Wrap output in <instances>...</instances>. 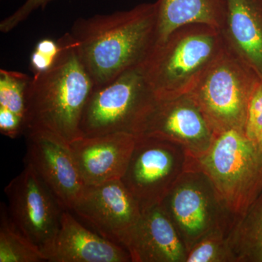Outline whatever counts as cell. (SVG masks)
I'll use <instances>...</instances> for the list:
<instances>
[{"mask_svg":"<svg viewBox=\"0 0 262 262\" xmlns=\"http://www.w3.org/2000/svg\"><path fill=\"white\" fill-rule=\"evenodd\" d=\"M69 33L95 86L103 85L147 59L157 43L158 4L80 18Z\"/></svg>","mask_w":262,"mask_h":262,"instance_id":"1","label":"cell"},{"mask_svg":"<svg viewBox=\"0 0 262 262\" xmlns=\"http://www.w3.org/2000/svg\"><path fill=\"white\" fill-rule=\"evenodd\" d=\"M58 41L61 49L54 64L29 84L25 133L48 130L71 143L80 137L82 112L95 84L70 33Z\"/></svg>","mask_w":262,"mask_h":262,"instance_id":"2","label":"cell"},{"mask_svg":"<svg viewBox=\"0 0 262 262\" xmlns=\"http://www.w3.org/2000/svg\"><path fill=\"white\" fill-rule=\"evenodd\" d=\"M225 49L220 31L210 26L188 24L174 30L142 63L155 98L190 94Z\"/></svg>","mask_w":262,"mask_h":262,"instance_id":"3","label":"cell"},{"mask_svg":"<svg viewBox=\"0 0 262 262\" xmlns=\"http://www.w3.org/2000/svg\"><path fill=\"white\" fill-rule=\"evenodd\" d=\"M193 169L208 177L222 204L235 218L244 215L262 192V153L243 131L215 134L209 149L193 160Z\"/></svg>","mask_w":262,"mask_h":262,"instance_id":"4","label":"cell"},{"mask_svg":"<svg viewBox=\"0 0 262 262\" xmlns=\"http://www.w3.org/2000/svg\"><path fill=\"white\" fill-rule=\"evenodd\" d=\"M155 101L142 64L125 71L108 83L95 86L82 112L80 137L116 133L138 136Z\"/></svg>","mask_w":262,"mask_h":262,"instance_id":"5","label":"cell"},{"mask_svg":"<svg viewBox=\"0 0 262 262\" xmlns=\"http://www.w3.org/2000/svg\"><path fill=\"white\" fill-rule=\"evenodd\" d=\"M259 77L225 46L190 93L215 134L245 133L250 98Z\"/></svg>","mask_w":262,"mask_h":262,"instance_id":"6","label":"cell"},{"mask_svg":"<svg viewBox=\"0 0 262 262\" xmlns=\"http://www.w3.org/2000/svg\"><path fill=\"white\" fill-rule=\"evenodd\" d=\"M194 158L182 146L158 138L136 136L135 146L121 179L141 211L162 202L188 170Z\"/></svg>","mask_w":262,"mask_h":262,"instance_id":"7","label":"cell"},{"mask_svg":"<svg viewBox=\"0 0 262 262\" xmlns=\"http://www.w3.org/2000/svg\"><path fill=\"white\" fill-rule=\"evenodd\" d=\"M187 251L216 229L229 232L235 217L223 206L208 177L186 172L161 203Z\"/></svg>","mask_w":262,"mask_h":262,"instance_id":"8","label":"cell"},{"mask_svg":"<svg viewBox=\"0 0 262 262\" xmlns=\"http://www.w3.org/2000/svg\"><path fill=\"white\" fill-rule=\"evenodd\" d=\"M5 193L12 220L44 254L58 233L65 209L34 169L27 164L8 183Z\"/></svg>","mask_w":262,"mask_h":262,"instance_id":"9","label":"cell"},{"mask_svg":"<svg viewBox=\"0 0 262 262\" xmlns=\"http://www.w3.org/2000/svg\"><path fill=\"white\" fill-rule=\"evenodd\" d=\"M139 136L171 141L198 158L209 149L215 134L189 94L169 99L155 98Z\"/></svg>","mask_w":262,"mask_h":262,"instance_id":"10","label":"cell"},{"mask_svg":"<svg viewBox=\"0 0 262 262\" xmlns=\"http://www.w3.org/2000/svg\"><path fill=\"white\" fill-rule=\"evenodd\" d=\"M27 135L24 163L34 169L63 209L71 211L83 192L70 143L46 130H30Z\"/></svg>","mask_w":262,"mask_h":262,"instance_id":"11","label":"cell"},{"mask_svg":"<svg viewBox=\"0 0 262 262\" xmlns=\"http://www.w3.org/2000/svg\"><path fill=\"white\" fill-rule=\"evenodd\" d=\"M70 211L100 235L118 244L141 215L139 201L121 179L85 186Z\"/></svg>","mask_w":262,"mask_h":262,"instance_id":"12","label":"cell"},{"mask_svg":"<svg viewBox=\"0 0 262 262\" xmlns=\"http://www.w3.org/2000/svg\"><path fill=\"white\" fill-rule=\"evenodd\" d=\"M120 244L133 262H186L188 251L163 205L141 211Z\"/></svg>","mask_w":262,"mask_h":262,"instance_id":"13","label":"cell"},{"mask_svg":"<svg viewBox=\"0 0 262 262\" xmlns=\"http://www.w3.org/2000/svg\"><path fill=\"white\" fill-rule=\"evenodd\" d=\"M136 136L125 133L80 137L70 143L85 186L121 179L135 146Z\"/></svg>","mask_w":262,"mask_h":262,"instance_id":"14","label":"cell"},{"mask_svg":"<svg viewBox=\"0 0 262 262\" xmlns=\"http://www.w3.org/2000/svg\"><path fill=\"white\" fill-rule=\"evenodd\" d=\"M50 262H128L131 258L121 245L86 228L68 210L51 247L44 253Z\"/></svg>","mask_w":262,"mask_h":262,"instance_id":"15","label":"cell"},{"mask_svg":"<svg viewBox=\"0 0 262 262\" xmlns=\"http://www.w3.org/2000/svg\"><path fill=\"white\" fill-rule=\"evenodd\" d=\"M226 48L262 78V0H225Z\"/></svg>","mask_w":262,"mask_h":262,"instance_id":"16","label":"cell"},{"mask_svg":"<svg viewBox=\"0 0 262 262\" xmlns=\"http://www.w3.org/2000/svg\"><path fill=\"white\" fill-rule=\"evenodd\" d=\"M157 4V43L188 24H205L221 31L225 21V0H158Z\"/></svg>","mask_w":262,"mask_h":262,"instance_id":"17","label":"cell"},{"mask_svg":"<svg viewBox=\"0 0 262 262\" xmlns=\"http://www.w3.org/2000/svg\"><path fill=\"white\" fill-rule=\"evenodd\" d=\"M236 262H262V192L227 236Z\"/></svg>","mask_w":262,"mask_h":262,"instance_id":"18","label":"cell"},{"mask_svg":"<svg viewBox=\"0 0 262 262\" xmlns=\"http://www.w3.org/2000/svg\"><path fill=\"white\" fill-rule=\"evenodd\" d=\"M46 261L42 251L15 225L6 204L0 207V262Z\"/></svg>","mask_w":262,"mask_h":262,"instance_id":"19","label":"cell"},{"mask_svg":"<svg viewBox=\"0 0 262 262\" xmlns=\"http://www.w3.org/2000/svg\"><path fill=\"white\" fill-rule=\"evenodd\" d=\"M32 77L23 72L0 70V108L15 113L24 121L27 91Z\"/></svg>","mask_w":262,"mask_h":262,"instance_id":"20","label":"cell"},{"mask_svg":"<svg viewBox=\"0 0 262 262\" xmlns=\"http://www.w3.org/2000/svg\"><path fill=\"white\" fill-rule=\"evenodd\" d=\"M228 234L224 229L207 234L189 250L186 262H236Z\"/></svg>","mask_w":262,"mask_h":262,"instance_id":"21","label":"cell"},{"mask_svg":"<svg viewBox=\"0 0 262 262\" xmlns=\"http://www.w3.org/2000/svg\"><path fill=\"white\" fill-rule=\"evenodd\" d=\"M61 49L58 39H43L38 42L30 57V68L34 75L51 68L59 56Z\"/></svg>","mask_w":262,"mask_h":262,"instance_id":"22","label":"cell"},{"mask_svg":"<svg viewBox=\"0 0 262 262\" xmlns=\"http://www.w3.org/2000/svg\"><path fill=\"white\" fill-rule=\"evenodd\" d=\"M262 132V78L256 82L250 98L245 134L253 141Z\"/></svg>","mask_w":262,"mask_h":262,"instance_id":"23","label":"cell"},{"mask_svg":"<svg viewBox=\"0 0 262 262\" xmlns=\"http://www.w3.org/2000/svg\"><path fill=\"white\" fill-rule=\"evenodd\" d=\"M56 0H26L14 13L2 20L0 31L3 33L11 32L19 24L23 23L36 10L45 9L48 5Z\"/></svg>","mask_w":262,"mask_h":262,"instance_id":"24","label":"cell"},{"mask_svg":"<svg viewBox=\"0 0 262 262\" xmlns=\"http://www.w3.org/2000/svg\"><path fill=\"white\" fill-rule=\"evenodd\" d=\"M24 120L4 108H0V131L1 134L10 138L16 139L20 134H25Z\"/></svg>","mask_w":262,"mask_h":262,"instance_id":"25","label":"cell"},{"mask_svg":"<svg viewBox=\"0 0 262 262\" xmlns=\"http://www.w3.org/2000/svg\"><path fill=\"white\" fill-rule=\"evenodd\" d=\"M256 143L258 149H259L260 151L262 153V132L261 134H260L259 136H258L257 140L256 141Z\"/></svg>","mask_w":262,"mask_h":262,"instance_id":"26","label":"cell"}]
</instances>
